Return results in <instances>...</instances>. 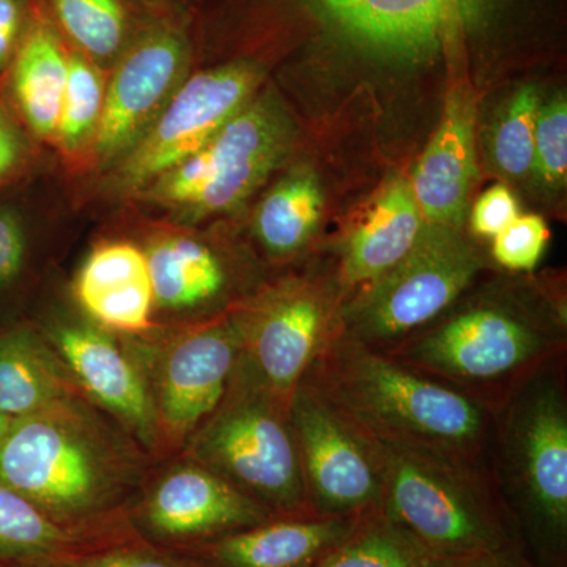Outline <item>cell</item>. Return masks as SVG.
Here are the masks:
<instances>
[{
	"instance_id": "13",
	"label": "cell",
	"mask_w": 567,
	"mask_h": 567,
	"mask_svg": "<svg viewBox=\"0 0 567 567\" xmlns=\"http://www.w3.org/2000/svg\"><path fill=\"white\" fill-rule=\"evenodd\" d=\"M333 303L324 286L290 282L244 319L241 357L286 404L338 327Z\"/></svg>"
},
{
	"instance_id": "28",
	"label": "cell",
	"mask_w": 567,
	"mask_h": 567,
	"mask_svg": "<svg viewBox=\"0 0 567 567\" xmlns=\"http://www.w3.org/2000/svg\"><path fill=\"white\" fill-rule=\"evenodd\" d=\"M104 92L100 66L70 48L69 76L54 137L63 151H78L93 140L102 117Z\"/></svg>"
},
{
	"instance_id": "14",
	"label": "cell",
	"mask_w": 567,
	"mask_h": 567,
	"mask_svg": "<svg viewBox=\"0 0 567 567\" xmlns=\"http://www.w3.org/2000/svg\"><path fill=\"white\" fill-rule=\"evenodd\" d=\"M244 352V319L223 320L178 339L158 379V431L188 439L221 404Z\"/></svg>"
},
{
	"instance_id": "32",
	"label": "cell",
	"mask_w": 567,
	"mask_h": 567,
	"mask_svg": "<svg viewBox=\"0 0 567 567\" xmlns=\"http://www.w3.org/2000/svg\"><path fill=\"white\" fill-rule=\"evenodd\" d=\"M517 216L520 215L514 194L505 185H494L476 200L472 213V229L480 237L494 238Z\"/></svg>"
},
{
	"instance_id": "16",
	"label": "cell",
	"mask_w": 567,
	"mask_h": 567,
	"mask_svg": "<svg viewBox=\"0 0 567 567\" xmlns=\"http://www.w3.org/2000/svg\"><path fill=\"white\" fill-rule=\"evenodd\" d=\"M475 126L473 93L457 85L410 182L425 224L461 227L476 177Z\"/></svg>"
},
{
	"instance_id": "17",
	"label": "cell",
	"mask_w": 567,
	"mask_h": 567,
	"mask_svg": "<svg viewBox=\"0 0 567 567\" xmlns=\"http://www.w3.org/2000/svg\"><path fill=\"white\" fill-rule=\"evenodd\" d=\"M70 375L112 415L152 443L158 417L144 379L110 336L85 324H62L52 334Z\"/></svg>"
},
{
	"instance_id": "39",
	"label": "cell",
	"mask_w": 567,
	"mask_h": 567,
	"mask_svg": "<svg viewBox=\"0 0 567 567\" xmlns=\"http://www.w3.org/2000/svg\"><path fill=\"white\" fill-rule=\"evenodd\" d=\"M147 2L155 3V6L174 7L182 3L183 0H147Z\"/></svg>"
},
{
	"instance_id": "34",
	"label": "cell",
	"mask_w": 567,
	"mask_h": 567,
	"mask_svg": "<svg viewBox=\"0 0 567 567\" xmlns=\"http://www.w3.org/2000/svg\"><path fill=\"white\" fill-rule=\"evenodd\" d=\"M29 162V145L24 133L0 103V186L24 169Z\"/></svg>"
},
{
	"instance_id": "1",
	"label": "cell",
	"mask_w": 567,
	"mask_h": 567,
	"mask_svg": "<svg viewBox=\"0 0 567 567\" xmlns=\"http://www.w3.org/2000/svg\"><path fill=\"white\" fill-rule=\"evenodd\" d=\"M301 383L364 439L491 470L494 406L336 330Z\"/></svg>"
},
{
	"instance_id": "15",
	"label": "cell",
	"mask_w": 567,
	"mask_h": 567,
	"mask_svg": "<svg viewBox=\"0 0 567 567\" xmlns=\"http://www.w3.org/2000/svg\"><path fill=\"white\" fill-rule=\"evenodd\" d=\"M144 516L158 535L200 537L256 527L274 518V511L207 466L189 464L156 483Z\"/></svg>"
},
{
	"instance_id": "2",
	"label": "cell",
	"mask_w": 567,
	"mask_h": 567,
	"mask_svg": "<svg viewBox=\"0 0 567 567\" xmlns=\"http://www.w3.org/2000/svg\"><path fill=\"white\" fill-rule=\"evenodd\" d=\"M561 358L522 380L495 409L492 480L522 550L537 567H567V390Z\"/></svg>"
},
{
	"instance_id": "26",
	"label": "cell",
	"mask_w": 567,
	"mask_h": 567,
	"mask_svg": "<svg viewBox=\"0 0 567 567\" xmlns=\"http://www.w3.org/2000/svg\"><path fill=\"white\" fill-rule=\"evenodd\" d=\"M447 563L374 509L363 514L352 535L315 567H445Z\"/></svg>"
},
{
	"instance_id": "5",
	"label": "cell",
	"mask_w": 567,
	"mask_h": 567,
	"mask_svg": "<svg viewBox=\"0 0 567 567\" xmlns=\"http://www.w3.org/2000/svg\"><path fill=\"white\" fill-rule=\"evenodd\" d=\"M565 320H540L527 311L484 301L432 322L388 357L440 382L499 404L537 369L565 357Z\"/></svg>"
},
{
	"instance_id": "31",
	"label": "cell",
	"mask_w": 567,
	"mask_h": 567,
	"mask_svg": "<svg viewBox=\"0 0 567 567\" xmlns=\"http://www.w3.org/2000/svg\"><path fill=\"white\" fill-rule=\"evenodd\" d=\"M550 230L540 216H517L506 229L492 238V256L509 271H533L543 259Z\"/></svg>"
},
{
	"instance_id": "25",
	"label": "cell",
	"mask_w": 567,
	"mask_h": 567,
	"mask_svg": "<svg viewBox=\"0 0 567 567\" xmlns=\"http://www.w3.org/2000/svg\"><path fill=\"white\" fill-rule=\"evenodd\" d=\"M322 212L319 178L311 171H298L264 197L256 215L257 238L271 256H293L311 240Z\"/></svg>"
},
{
	"instance_id": "12",
	"label": "cell",
	"mask_w": 567,
	"mask_h": 567,
	"mask_svg": "<svg viewBox=\"0 0 567 567\" xmlns=\"http://www.w3.org/2000/svg\"><path fill=\"white\" fill-rule=\"evenodd\" d=\"M189 58L188 32L171 21L148 25L126 48L104 92L92 140L96 158L107 162L136 144L181 84Z\"/></svg>"
},
{
	"instance_id": "37",
	"label": "cell",
	"mask_w": 567,
	"mask_h": 567,
	"mask_svg": "<svg viewBox=\"0 0 567 567\" xmlns=\"http://www.w3.org/2000/svg\"><path fill=\"white\" fill-rule=\"evenodd\" d=\"M445 567H537L524 554L520 547L506 548V550L492 551V554L476 555V557L456 559L447 563Z\"/></svg>"
},
{
	"instance_id": "27",
	"label": "cell",
	"mask_w": 567,
	"mask_h": 567,
	"mask_svg": "<svg viewBox=\"0 0 567 567\" xmlns=\"http://www.w3.org/2000/svg\"><path fill=\"white\" fill-rule=\"evenodd\" d=\"M70 543L69 529L31 499L0 483V558H50Z\"/></svg>"
},
{
	"instance_id": "8",
	"label": "cell",
	"mask_w": 567,
	"mask_h": 567,
	"mask_svg": "<svg viewBox=\"0 0 567 567\" xmlns=\"http://www.w3.org/2000/svg\"><path fill=\"white\" fill-rule=\"evenodd\" d=\"M484 265L461 227L425 224L401 262L339 308L336 331L386 352L445 315Z\"/></svg>"
},
{
	"instance_id": "29",
	"label": "cell",
	"mask_w": 567,
	"mask_h": 567,
	"mask_svg": "<svg viewBox=\"0 0 567 567\" xmlns=\"http://www.w3.org/2000/svg\"><path fill=\"white\" fill-rule=\"evenodd\" d=\"M539 91L535 85L518 89L506 104L492 136V155L498 169L509 177L532 174L535 158V133L540 110Z\"/></svg>"
},
{
	"instance_id": "18",
	"label": "cell",
	"mask_w": 567,
	"mask_h": 567,
	"mask_svg": "<svg viewBox=\"0 0 567 567\" xmlns=\"http://www.w3.org/2000/svg\"><path fill=\"white\" fill-rule=\"evenodd\" d=\"M361 516L270 518L219 537L208 555L219 567H315L352 535Z\"/></svg>"
},
{
	"instance_id": "21",
	"label": "cell",
	"mask_w": 567,
	"mask_h": 567,
	"mask_svg": "<svg viewBox=\"0 0 567 567\" xmlns=\"http://www.w3.org/2000/svg\"><path fill=\"white\" fill-rule=\"evenodd\" d=\"M69 76V47L43 11L33 14L13 58L14 100L41 140H54Z\"/></svg>"
},
{
	"instance_id": "33",
	"label": "cell",
	"mask_w": 567,
	"mask_h": 567,
	"mask_svg": "<svg viewBox=\"0 0 567 567\" xmlns=\"http://www.w3.org/2000/svg\"><path fill=\"white\" fill-rule=\"evenodd\" d=\"M25 235L18 216L0 208V287L18 278L24 267Z\"/></svg>"
},
{
	"instance_id": "24",
	"label": "cell",
	"mask_w": 567,
	"mask_h": 567,
	"mask_svg": "<svg viewBox=\"0 0 567 567\" xmlns=\"http://www.w3.org/2000/svg\"><path fill=\"white\" fill-rule=\"evenodd\" d=\"M55 31L96 66L114 65L148 25H141L132 0H43Z\"/></svg>"
},
{
	"instance_id": "4",
	"label": "cell",
	"mask_w": 567,
	"mask_h": 567,
	"mask_svg": "<svg viewBox=\"0 0 567 567\" xmlns=\"http://www.w3.org/2000/svg\"><path fill=\"white\" fill-rule=\"evenodd\" d=\"M368 442L382 472L380 511L436 557L456 561L520 547L491 470Z\"/></svg>"
},
{
	"instance_id": "7",
	"label": "cell",
	"mask_w": 567,
	"mask_h": 567,
	"mask_svg": "<svg viewBox=\"0 0 567 567\" xmlns=\"http://www.w3.org/2000/svg\"><path fill=\"white\" fill-rule=\"evenodd\" d=\"M121 480V462L76 398L17 417L0 446V483L51 517L92 513Z\"/></svg>"
},
{
	"instance_id": "9",
	"label": "cell",
	"mask_w": 567,
	"mask_h": 567,
	"mask_svg": "<svg viewBox=\"0 0 567 567\" xmlns=\"http://www.w3.org/2000/svg\"><path fill=\"white\" fill-rule=\"evenodd\" d=\"M292 125L274 100L249 102L200 151L142 189L141 197L188 221L229 212L282 162Z\"/></svg>"
},
{
	"instance_id": "6",
	"label": "cell",
	"mask_w": 567,
	"mask_h": 567,
	"mask_svg": "<svg viewBox=\"0 0 567 567\" xmlns=\"http://www.w3.org/2000/svg\"><path fill=\"white\" fill-rule=\"evenodd\" d=\"M197 464L282 516L312 513L289 404L276 398L240 357L224 394L192 435Z\"/></svg>"
},
{
	"instance_id": "35",
	"label": "cell",
	"mask_w": 567,
	"mask_h": 567,
	"mask_svg": "<svg viewBox=\"0 0 567 567\" xmlns=\"http://www.w3.org/2000/svg\"><path fill=\"white\" fill-rule=\"evenodd\" d=\"M43 567H186L142 550H112L91 557L62 559Z\"/></svg>"
},
{
	"instance_id": "3",
	"label": "cell",
	"mask_w": 567,
	"mask_h": 567,
	"mask_svg": "<svg viewBox=\"0 0 567 567\" xmlns=\"http://www.w3.org/2000/svg\"><path fill=\"white\" fill-rule=\"evenodd\" d=\"M312 39L368 65L431 69L462 62L528 0H278Z\"/></svg>"
},
{
	"instance_id": "10",
	"label": "cell",
	"mask_w": 567,
	"mask_h": 567,
	"mask_svg": "<svg viewBox=\"0 0 567 567\" xmlns=\"http://www.w3.org/2000/svg\"><path fill=\"white\" fill-rule=\"evenodd\" d=\"M262 78V65L245 58L199 71L183 81L152 125L126 152L118 167V188L141 193L200 151L244 110Z\"/></svg>"
},
{
	"instance_id": "38",
	"label": "cell",
	"mask_w": 567,
	"mask_h": 567,
	"mask_svg": "<svg viewBox=\"0 0 567 567\" xmlns=\"http://www.w3.org/2000/svg\"><path fill=\"white\" fill-rule=\"evenodd\" d=\"M17 417L10 416L9 413L0 410V446L6 442L7 435L10 434L11 427H13Z\"/></svg>"
},
{
	"instance_id": "30",
	"label": "cell",
	"mask_w": 567,
	"mask_h": 567,
	"mask_svg": "<svg viewBox=\"0 0 567 567\" xmlns=\"http://www.w3.org/2000/svg\"><path fill=\"white\" fill-rule=\"evenodd\" d=\"M547 189L565 186L567 174V103L565 95L540 104L535 133L533 171Z\"/></svg>"
},
{
	"instance_id": "23",
	"label": "cell",
	"mask_w": 567,
	"mask_h": 567,
	"mask_svg": "<svg viewBox=\"0 0 567 567\" xmlns=\"http://www.w3.org/2000/svg\"><path fill=\"white\" fill-rule=\"evenodd\" d=\"M28 331L0 338V410L22 417L76 398L66 368Z\"/></svg>"
},
{
	"instance_id": "22",
	"label": "cell",
	"mask_w": 567,
	"mask_h": 567,
	"mask_svg": "<svg viewBox=\"0 0 567 567\" xmlns=\"http://www.w3.org/2000/svg\"><path fill=\"white\" fill-rule=\"evenodd\" d=\"M145 252L153 300L163 309L185 311L218 300L227 287V271L208 246L194 238H159Z\"/></svg>"
},
{
	"instance_id": "19",
	"label": "cell",
	"mask_w": 567,
	"mask_h": 567,
	"mask_svg": "<svg viewBox=\"0 0 567 567\" xmlns=\"http://www.w3.org/2000/svg\"><path fill=\"white\" fill-rule=\"evenodd\" d=\"M78 301L102 327L141 333L151 324L153 290L145 252L128 241L93 249L74 286Z\"/></svg>"
},
{
	"instance_id": "11",
	"label": "cell",
	"mask_w": 567,
	"mask_h": 567,
	"mask_svg": "<svg viewBox=\"0 0 567 567\" xmlns=\"http://www.w3.org/2000/svg\"><path fill=\"white\" fill-rule=\"evenodd\" d=\"M312 513L361 516L380 509L383 480L374 447L301 383L289 404Z\"/></svg>"
},
{
	"instance_id": "20",
	"label": "cell",
	"mask_w": 567,
	"mask_h": 567,
	"mask_svg": "<svg viewBox=\"0 0 567 567\" xmlns=\"http://www.w3.org/2000/svg\"><path fill=\"white\" fill-rule=\"evenodd\" d=\"M424 226L410 182L393 178L347 237L339 267L341 286L363 287L386 274L415 246Z\"/></svg>"
},
{
	"instance_id": "36",
	"label": "cell",
	"mask_w": 567,
	"mask_h": 567,
	"mask_svg": "<svg viewBox=\"0 0 567 567\" xmlns=\"http://www.w3.org/2000/svg\"><path fill=\"white\" fill-rule=\"evenodd\" d=\"M28 0H0V69L9 65L25 35Z\"/></svg>"
}]
</instances>
